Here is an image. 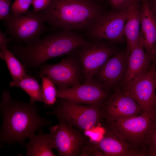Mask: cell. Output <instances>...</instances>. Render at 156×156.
Here are the masks:
<instances>
[{
  "label": "cell",
  "instance_id": "obj_1",
  "mask_svg": "<svg viewBox=\"0 0 156 156\" xmlns=\"http://www.w3.org/2000/svg\"><path fill=\"white\" fill-rule=\"evenodd\" d=\"M39 109L35 103L13 99L9 90H4L0 103L2 119L1 144L18 143L24 145L27 138L42 127L50 125V120L39 115Z\"/></svg>",
  "mask_w": 156,
  "mask_h": 156
},
{
  "label": "cell",
  "instance_id": "obj_2",
  "mask_svg": "<svg viewBox=\"0 0 156 156\" xmlns=\"http://www.w3.org/2000/svg\"><path fill=\"white\" fill-rule=\"evenodd\" d=\"M88 41L75 31L60 30L32 44H15L8 49L25 68L37 70L48 60L70 53Z\"/></svg>",
  "mask_w": 156,
  "mask_h": 156
},
{
  "label": "cell",
  "instance_id": "obj_3",
  "mask_svg": "<svg viewBox=\"0 0 156 156\" xmlns=\"http://www.w3.org/2000/svg\"><path fill=\"white\" fill-rule=\"evenodd\" d=\"M102 1L51 0L41 11L46 23L54 29L86 31L105 13Z\"/></svg>",
  "mask_w": 156,
  "mask_h": 156
},
{
  "label": "cell",
  "instance_id": "obj_4",
  "mask_svg": "<svg viewBox=\"0 0 156 156\" xmlns=\"http://www.w3.org/2000/svg\"><path fill=\"white\" fill-rule=\"evenodd\" d=\"M103 126L120 139L133 148L147 154L144 142L149 131L156 124V112L141 115L117 118L102 122Z\"/></svg>",
  "mask_w": 156,
  "mask_h": 156
},
{
  "label": "cell",
  "instance_id": "obj_5",
  "mask_svg": "<svg viewBox=\"0 0 156 156\" xmlns=\"http://www.w3.org/2000/svg\"><path fill=\"white\" fill-rule=\"evenodd\" d=\"M41 11L36 12L29 11L24 14L15 15L10 12L3 19V24L6 34L12 41L16 44L29 45L41 38L48 28Z\"/></svg>",
  "mask_w": 156,
  "mask_h": 156
},
{
  "label": "cell",
  "instance_id": "obj_6",
  "mask_svg": "<svg viewBox=\"0 0 156 156\" xmlns=\"http://www.w3.org/2000/svg\"><path fill=\"white\" fill-rule=\"evenodd\" d=\"M58 104L47 113L56 116L83 133L86 131L101 124L102 107L79 104L59 99Z\"/></svg>",
  "mask_w": 156,
  "mask_h": 156
},
{
  "label": "cell",
  "instance_id": "obj_7",
  "mask_svg": "<svg viewBox=\"0 0 156 156\" xmlns=\"http://www.w3.org/2000/svg\"><path fill=\"white\" fill-rule=\"evenodd\" d=\"M112 42L102 40L88 41L72 52L79 60L85 80L93 79L107 61L117 52Z\"/></svg>",
  "mask_w": 156,
  "mask_h": 156
},
{
  "label": "cell",
  "instance_id": "obj_8",
  "mask_svg": "<svg viewBox=\"0 0 156 156\" xmlns=\"http://www.w3.org/2000/svg\"><path fill=\"white\" fill-rule=\"evenodd\" d=\"M58 125L50 128L53 149L60 156H82L86 148L91 143L81 131L58 120Z\"/></svg>",
  "mask_w": 156,
  "mask_h": 156
},
{
  "label": "cell",
  "instance_id": "obj_9",
  "mask_svg": "<svg viewBox=\"0 0 156 156\" xmlns=\"http://www.w3.org/2000/svg\"><path fill=\"white\" fill-rule=\"evenodd\" d=\"M127 18L126 3L120 10L104 13L95 23L86 31V35L94 40H102L113 42L123 41Z\"/></svg>",
  "mask_w": 156,
  "mask_h": 156
},
{
  "label": "cell",
  "instance_id": "obj_10",
  "mask_svg": "<svg viewBox=\"0 0 156 156\" xmlns=\"http://www.w3.org/2000/svg\"><path fill=\"white\" fill-rule=\"evenodd\" d=\"M110 94L93 78L73 86L58 87L57 96L77 104L102 107Z\"/></svg>",
  "mask_w": 156,
  "mask_h": 156
},
{
  "label": "cell",
  "instance_id": "obj_11",
  "mask_svg": "<svg viewBox=\"0 0 156 156\" xmlns=\"http://www.w3.org/2000/svg\"><path fill=\"white\" fill-rule=\"evenodd\" d=\"M39 69V77L42 76L47 77L58 87H70L79 84L83 76L79 60L74 54L56 64L44 63Z\"/></svg>",
  "mask_w": 156,
  "mask_h": 156
},
{
  "label": "cell",
  "instance_id": "obj_12",
  "mask_svg": "<svg viewBox=\"0 0 156 156\" xmlns=\"http://www.w3.org/2000/svg\"><path fill=\"white\" fill-rule=\"evenodd\" d=\"M120 89L133 98L144 112H156V80L151 70L124 83Z\"/></svg>",
  "mask_w": 156,
  "mask_h": 156
},
{
  "label": "cell",
  "instance_id": "obj_13",
  "mask_svg": "<svg viewBox=\"0 0 156 156\" xmlns=\"http://www.w3.org/2000/svg\"><path fill=\"white\" fill-rule=\"evenodd\" d=\"M129 56L126 52H117L94 76L96 78L93 79L109 92L120 88L124 83Z\"/></svg>",
  "mask_w": 156,
  "mask_h": 156
},
{
  "label": "cell",
  "instance_id": "obj_14",
  "mask_svg": "<svg viewBox=\"0 0 156 156\" xmlns=\"http://www.w3.org/2000/svg\"><path fill=\"white\" fill-rule=\"evenodd\" d=\"M144 112L133 98L118 88L111 93L102 107V122L119 117L138 116Z\"/></svg>",
  "mask_w": 156,
  "mask_h": 156
},
{
  "label": "cell",
  "instance_id": "obj_15",
  "mask_svg": "<svg viewBox=\"0 0 156 156\" xmlns=\"http://www.w3.org/2000/svg\"><path fill=\"white\" fill-rule=\"evenodd\" d=\"M104 127L105 132L101 139L97 143H92L101 156H147L144 152L128 145Z\"/></svg>",
  "mask_w": 156,
  "mask_h": 156
},
{
  "label": "cell",
  "instance_id": "obj_16",
  "mask_svg": "<svg viewBox=\"0 0 156 156\" xmlns=\"http://www.w3.org/2000/svg\"><path fill=\"white\" fill-rule=\"evenodd\" d=\"M127 18L125 27L126 52L130 55L139 38L142 14V0H129L126 3Z\"/></svg>",
  "mask_w": 156,
  "mask_h": 156
},
{
  "label": "cell",
  "instance_id": "obj_17",
  "mask_svg": "<svg viewBox=\"0 0 156 156\" xmlns=\"http://www.w3.org/2000/svg\"><path fill=\"white\" fill-rule=\"evenodd\" d=\"M151 59L146 53L140 36L138 42L129 55L124 84L146 74L151 70Z\"/></svg>",
  "mask_w": 156,
  "mask_h": 156
},
{
  "label": "cell",
  "instance_id": "obj_18",
  "mask_svg": "<svg viewBox=\"0 0 156 156\" xmlns=\"http://www.w3.org/2000/svg\"><path fill=\"white\" fill-rule=\"evenodd\" d=\"M140 36L147 54L152 60L156 42V22L150 6V0H142Z\"/></svg>",
  "mask_w": 156,
  "mask_h": 156
},
{
  "label": "cell",
  "instance_id": "obj_19",
  "mask_svg": "<svg viewBox=\"0 0 156 156\" xmlns=\"http://www.w3.org/2000/svg\"><path fill=\"white\" fill-rule=\"evenodd\" d=\"M29 141L24 145L27 156H56L53 151L51 134L45 133L41 129L37 134H33L29 138Z\"/></svg>",
  "mask_w": 156,
  "mask_h": 156
},
{
  "label": "cell",
  "instance_id": "obj_20",
  "mask_svg": "<svg viewBox=\"0 0 156 156\" xmlns=\"http://www.w3.org/2000/svg\"><path fill=\"white\" fill-rule=\"evenodd\" d=\"M9 86L19 88L24 91L29 96L31 103H35L36 102L44 103L42 86L34 77L27 75L21 79L11 81Z\"/></svg>",
  "mask_w": 156,
  "mask_h": 156
},
{
  "label": "cell",
  "instance_id": "obj_21",
  "mask_svg": "<svg viewBox=\"0 0 156 156\" xmlns=\"http://www.w3.org/2000/svg\"><path fill=\"white\" fill-rule=\"evenodd\" d=\"M0 57L5 62L12 81L21 79L27 75L24 66L8 47H3L0 50Z\"/></svg>",
  "mask_w": 156,
  "mask_h": 156
},
{
  "label": "cell",
  "instance_id": "obj_22",
  "mask_svg": "<svg viewBox=\"0 0 156 156\" xmlns=\"http://www.w3.org/2000/svg\"><path fill=\"white\" fill-rule=\"evenodd\" d=\"M42 80V91L45 107L54 105L57 101V89L53 82L47 77H40Z\"/></svg>",
  "mask_w": 156,
  "mask_h": 156
},
{
  "label": "cell",
  "instance_id": "obj_23",
  "mask_svg": "<svg viewBox=\"0 0 156 156\" xmlns=\"http://www.w3.org/2000/svg\"><path fill=\"white\" fill-rule=\"evenodd\" d=\"M144 147L148 156H156V124L147 134Z\"/></svg>",
  "mask_w": 156,
  "mask_h": 156
},
{
  "label": "cell",
  "instance_id": "obj_24",
  "mask_svg": "<svg viewBox=\"0 0 156 156\" xmlns=\"http://www.w3.org/2000/svg\"><path fill=\"white\" fill-rule=\"evenodd\" d=\"M32 0H15L12 4L10 12L15 15L24 14L28 12Z\"/></svg>",
  "mask_w": 156,
  "mask_h": 156
},
{
  "label": "cell",
  "instance_id": "obj_25",
  "mask_svg": "<svg viewBox=\"0 0 156 156\" xmlns=\"http://www.w3.org/2000/svg\"><path fill=\"white\" fill-rule=\"evenodd\" d=\"M11 0H0V19L3 20L10 13Z\"/></svg>",
  "mask_w": 156,
  "mask_h": 156
},
{
  "label": "cell",
  "instance_id": "obj_26",
  "mask_svg": "<svg viewBox=\"0 0 156 156\" xmlns=\"http://www.w3.org/2000/svg\"><path fill=\"white\" fill-rule=\"evenodd\" d=\"M51 0H32V10L38 12L45 9L49 5Z\"/></svg>",
  "mask_w": 156,
  "mask_h": 156
},
{
  "label": "cell",
  "instance_id": "obj_27",
  "mask_svg": "<svg viewBox=\"0 0 156 156\" xmlns=\"http://www.w3.org/2000/svg\"><path fill=\"white\" fill-rule=\"evenodd\" d=\"M129 0H109L108 3L114 10L117 11L122 8Z\"/></svg>",
  "mask_w": 156,
  "mask_h": 156
},
{
  "label": "cell",
  "instance_id": "obj_28",
  "mask_svg": "<svg viewBox=\"0 0 156 156\" xmlns=\"http://www.w3.org/2000/svg\"><path fill=\"white\" fill-rule=\"evenodd\" d=\"M12 41L10 37H6V34L2 31H0V49L2 47H7L8 44Z\"/></svg>",
  "mask_w": 156,
  "mask_h": 156
},
{
  "label": "cell",
  "instance_id": "obj_29",
  "mask_svg": "<svg viewBox=\"0 0 156 156\" xmlns=\"http://www.w3.org/2000/svg\"><path fill=\"white\" fill-rule=\"evenodd\" d=\"M151 70L153 72L156 71V42L154 47L153 57L152 60Z\"/></svg>",
  "mask_w": 156,
  "mask_h": 156
},
{
  "label": "cell",
  "instance_id": "obj_30",
  "mask_svg": "<svg viewBox=\"0 0 156 156\" xmlns=\"http://www.w3.org/2000/svg\"><path fill=\"white\" fill-rule=\"evenodd\" d=\"M150 6L156 22V0H150Z\"/></svg>",
  "mask_w": 156,
  "mask_h": 156
},
{
  "label": "cell",
  "instance_id": "obj_31",
  "mask_svg": "<svg viewBox=\"0 0 156 156\" xmlns=\"http://www.w3.org/2000/svg\"><path fill=\"white\" fill-rule=\"evenodd\" d=\"M154 76L156 80V71L153 72Z\"/></svg>",
  "mask_w": 156,
  "mask_h": 156
},
{
  "label": "cell",
  "instance_id": "obj_32",
  "mask_svg": "<svg viewBox=\"0 0 156 156\" xmlns=\"http://www.w3.org/2000/svg\"><path fill=\"white\" fill-rule=\"evenodd\" d=\"M98 0L101 1H103V0H106V1H107L108 2L109 1V0Z\"/></svg>",
  "mask_w": 156,
  "mask_h": 156
}]
</instances>
